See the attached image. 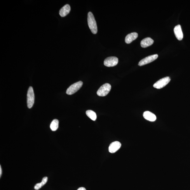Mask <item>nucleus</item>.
<instances>
[{
	"label": "nucleus",
	"mask_w": 190,
	"mask_h": 190,
	"mask_svg": "<svg viewBox=\"0 0 190 190\" xmlns=\"http://www.w3.org/2000/svg\"><path fill=\"white\" fill-rule=\"evenodd\" d=\"M83 85V82L81 81H79L72 84L67 89L66 93L69 95L74 94L81 88Z\"/></svg>",
	"instance_id": "nucleus-4"
},
{
	"label": "nucleus",
	"mask_w": 190,
	"mask_h": 190,
	"mask_svg": "<svg viewBox=\"0 0 190 190\" xmlns=\"http://www.w3.org/2000/svg\"><path fill=\"white\" fill-rule=\"evenodd\" d=\"M48 178L47 177H44L43 179H42V181L41 182L38 183V184L35 185L34 189L35 190H37L41 188L42 186H43L44 185L46 184L47 182L48 181Z\"/></svg>",
	"instance_id": "nucleus-14"
},
{
	"label": "nucleus",
	"mask_w": 190,
	"mask_h": 190,
	"mask_svg": "<svg viewBox=\"0 0 190 190\" xmlns=\"http://www.w3.org/2000/svg\"><path fill=\"white\" fill-rule=\"evenodd\" d=\"M138 37L137 32H133L128 34L125 38V42L127 44H130L133 41L135 40Z\"/></svg>",
	"instance_id": "nucleus-11"
},
{
	"label": "nucleus",
	"mask_w": 190,
	"mask_h": 190,
	"mask_svg": "<svg viewBox=\"0 0 190 190\" xmlns=\"http://www.w3.org/2000/svg\"><path fill=\"white\" fill-rule=\"evenodd\" d=\"M58 124L59 121L58 119H54L50 124V128L51 130L53 131L57 130L58 128Z\"/></svg>",
	"instance_id": "nucleus-16"
},
{
	"label": "nucleus",
	"mask_w": 190,
	"mask_h": 190,
	"mask_svg": "<svg viewBox=\"0 0 190 190\" xmlns=\"http://www.w3.org/2000/svg\"><path fill=\"white\" fill-rule=\"evenodd\" d=\"M143 116L145 119L150 121H154L156 119L155 115L149 111L144 112Z\"/></svg>",
	"instance_id": "nucleus-10"
},
{
	"label": "nucleus",
	"mask_w": 190,
	"mask_h": 190,
	"mask_svg": "<svg viewBox=\"0 0 190 190\" xmlns=\"http://www.w3.org/2000/svg\"><path fill=\"white\" fill-rule=\"evenodd\" d=\"M27 100L28 108L31 109L33 106L35 101V95L33 89L31 86H30L28 89Z\"/></svg>",
	"instance_id": "nucleus-2"
},
{
	"label": "nucleus",
	"mask_w": 190,
	"mask_h": 190,
	"mask_svg": "<svg viewBox=\"0 0 190 190\" xmlns=\"http://www.w3.org/2000/svg\"><path fill=\"white\" fill-rule=\"evenodd\" d=\"M2 173V168H1V166H0V177H1Z\"/></svg>",
	"instance_id": "nucleus-18"
},
{
	"label": "nucleus",
	"mask_w": 190,
	"mask_h": 190,
	"mask_svg": "<svg viewBox=\"0 0 190 190\" xmlns=\"http://www.w3.org/2000/svg\"><path fill=\"white\" fill-rule=\"evenodd\" d=\"M121 144V143L118 141H115L112 142L110 144L109 151L111 153H114L120 148Z\"/></svg>",
	"instance_id": "nucleus-8"
},
{
	"label": "nucleus",
	"mask_w": 190,
	"mask_h": 190,
	"mask_svg": "<svg viewBox=\"0 0 190 190\" xmlns=\"http://www.w3.org/2000/svg\"><path fill=\"white\" fill-rule=\"evenodd\" d=\"M118 58L111 56L106 58L104 61V65L105 66L107 67H114L118 64Z\"/></svg>",
	"instance_id": "nucleus-6"
},
{
	"label": "nucleus",
	"mask_w": 190,
	"mask_h": 190,
	"mask_svg": "<svg viewBox=\"0 0 190 190\" xmlns=\"http://www.w3.org/2000/svg\"><path fill=\"white\" fill-rule=\"evenodd\" d=\"M170 79L169 77L162 78L155 83L153 85L154 88L159 89L163 88L170 83Z\"/></svg>",
	"instance_id": "nucleus-5"
},
{
	"label": "nucleus",
	"mask_w": 190,
	"mask_h": 190,
	"mask_svg": "<svg viewBox=\"0 0 190 190\" xmlns=\"http://www.w3.org/2000/svg\"><path fill=\"white\" fill-rule=\"evenodd\" d=\"M88 21L89 27L91 32L93 34H97L98 32L97 23H96L94 16L91 12L88 13Z\"/></svg>",
	"instance_id": "nucleus-1"
},
{
	"label": "nucleus",
	"mask_w": 190,
	"mask_h": 190,
	"mask_svg": "<svg viewBox=\"0 0 190 190\" xmlns=\"http://www.w3.org/2000/svg\"><path fill=\"white\" fill-rule=\"evenodd\" d=\"M86 114L89 118L93 121H95L97 119V115H96L95 113L92 110H88L86 112Z\"/></svg>",
	"instance_id": "nucleus-15"
},
{
	"label": "nucleus",
	"mask_w": 190,
	"mask_h": 190,
	"mask_svg": "<svg viewBox=\"0 0 190 190\" xmlns=\"http://www.w3.org/2000/svg\"><path fill=\"white\" fill-rule=\"evenodd\" d=\"M70 7L69 5L66 4L60 9L59 14L61 17H64L69 13L70 11Z\"/></svg>",
	"instance_id": "nucleus-13"
},
{
	"label": "nucleus",
	"mask_w": 190,
	"mask_h": 190,
	"mask_svg": "<svg viewBox=\"0 0 190 190\" xmlns=\"http://www.w3.org/2000/svg\"><path fill=\"white\" fill-rule=\"evenodd\" d=\"M77 190H86L85 188H84L82 187L79 188L78 189H77Z\"/></svg>",
	"instance_id": "nucleus-17"
},
{
	"label": "nucleus",
	"mask_w": 190,
	"mask_h": 190,
	"mask_svg": "<svg viewBox=\"0 0 190 190\" xmlns=\"http://www.w3.org/2000/svg\"><path fill=\"white\" fill-rule=\"evenodd\" d=\"M154 41L150 37L145 38L140 42V45L143 48H146L152 45Z\"/></svg>",
	"instance_id": "nucleus-12"
},
{
	"label": "nucleus",
	"mask_w": 190,
	"mask_h": 190,
	"mask_svg": "<svg viewBox=\"0 0 190 190\" xmlns=\"http://www.w3.org/2000/svg\"><path fill=\"white\" fill-rule=\"evenodd\" d=\"M111 88V85L108 83L105 84L99 89L97 94L101 97H104L108 94Z\"/></svg>",
	"instance_id": "nucleus-3"
},
{
	"label": "nucleus",
	"mask_w": 190,
	"mask_h": 190,
	"mask_svg": "<svg viewBox=\"0 0 190 190\" xmlns=\"http://www.w3.org/2000/svg\"><path fill=\"white\" fill-rule=\"evenodd\" d=\"M174 32L177 38L179 41H181L183 39V35L181 27L180 25L176 26L174 28Z\"/></svg>",
	"instance_id": "nucleus-9"
},
{
	"label": "nucleus",
	"mask_w": 190,
	"mask_h": 190,
	"mask_svg": "<svg viewBox=\"0 0 190 190\" xmlns=\"http://www.w3.org/2000/svg\"><path fill=\"white\" fill-rule=\"evenodd\" d=\"M158 57V54H154L147 56L141 60H140L138 63V65L139 66H142L143 65L148 64L156 60Z\"/></svg>",
	"instance_id": "nucleus-7"
}]
</instances>
